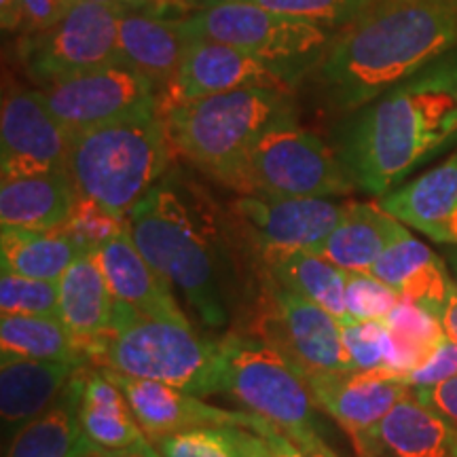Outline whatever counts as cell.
I'll return each instance as SVG.
<instances>
[{"label": "cell", "instance_id": "1", "mask_svg": "<svg viewBox=\"0 0 457 457\" xmlns=\"http://www.w3.org/2000/svg\"><path fill=\"white\" fill-rule=\"evenodd\" d=\"M457 142V47L343 119L335 153L352 185L386 197Z\"/></svg>", "mask_w": 457, "mask_h": 457}, {"label": "cell", "instance_id": "2", "mask_svg": "<svg viewBox=\"0 0 457 457\" xmlns=\"http://www.w3.org/2000/svg\"><path fill=\"white\" fill-rule=\"evenodd\" d=\"M457 47V0H370L318 66L324 100L350 114Z\"/></svg>", "mask_w": 457, "mask_h": 457}, {"label": "cell", "instance_id": "3", "mask_svg": "<svg viewBox=\"0 0 457 457\" xmlns=\"http://www.w3.org/2000/svg\"><path fill=\"white\" fill-rule=\"evenodd\" d=\"M140 254L179 288L204 324L219 328L227 322L219 254L212 225L188 204L180 188L159 182L125 219Z\"/></svg>", "mask_w": 457, "mask_h": 457}, {"label": "cell", "instance_id": "4", "mask_svg": "<svg viewBox=\"0 0 457 457\" xmlns=\"http://www.w3.org/2000/svg\"><path fill=\"white\" fill-rule=\"evenodd\" d=\"M162 108L72 134L66 170L79 197L117 219L159 185L171 159Z\"/></svg>", "mask_w": 457, "mask_h": 457}, {"label": "cell", "instance_id": "5", "mask_svg": "<svg viewBox=\"0 0 457 457\" xmlns=\"http://www.w3.org/2000/svg\"><path fill=\"white\" fill-rule=\"evenodd\" d=\"M293 108L290 91L239 89L162 108L174 151L210 179L248 195V157L261 131Z\"/></svg>", "mask_w": 457, "mask_h": 457}, {"label": "cell", "instance_id": "6", "mask_svg": "<svg viewBox=\"0 0 457 457\" xmlns=\"http://www.w3.org/2000/svg\"><path fill=\"white\" fill-rule=\"evenodd\" d=\"M91 360L98 367L174 386L199 398L222 392L220 343L197 337L191 324L145 318L117 301L112 333Z\"/></svg>", "mask_w": 457, "mask_h": 457}, {"label": "cell", "instance_id": "7", "mask_svg": "<svg viewBox=\"0 0 457 457\" xmlns=\"http://www.w3.org/2000/svg\"><path fill=\"white\" fill-rule=\"evenodd\" d=\"M188 38L231 45L293 89L322 64L335 34L312 21L276 13L244 0H228L182 17Z\"/></svg>", "mask_w": 457, "mask_h": 457}, {"label": "cell", "instance_id": "8", "mask_svg": "<svg viewBox=\"0 0 457 457\" xmlns=\"http://www.w3.org/2000/svg\"><path fill=\"white\" fill-rule=\"evenodd\" d=\"M222 350V392L279 428L290 441L318 432L310 386L301 369L267 339L227 335Z\"/></svg>", "mask_w": 457, "mask_h": 457}, {"label": "cell", "instance_id": "9", "mask_svg": "<svg viewBox=\"0 0 457 457\" xmlns=\"http://www.w3.org/2000/svg\"><path fill=\"white\" fill-rule=\"evenodd\" d=\"M248 195L341 197L352 193L350 176L320 136L296 121L293 108L261 131L248 157Z\"/></svg>", "mask_w": 457, "mask_h": 457}, {"label": "cell", "instance_id": "10", "mask_svg": "<svg viewBox=\"0 0 457 457\" xmlns=\"http://www.w3.org/2000/svg\"><path fill=\"white\" fill-rule=\"evenodd\" d=\"M123 11L119 4L77 0L57 24L24 34L20 55L28 74L45 87L121 62L119 20Z\"/></svg>", "mask_w": 457, "mask_h": 457}, {"label": "cell", "instance_id": "11", "mask_svg": "<svg viewBox=\"0 0 457 457\" xmlns=\"http://www.w3.org/2000/svg\"><path fill=\"white\" fill-rule=\"evenodd\" d=\"M49 111L71 134L162 108L157 85L123 62L45 85Z\"/></svg>", "mask_w": 457, "mask_h": 457}, {"label": "cell", "instance_id": "12", "mask_svg": "<svg viewBox=\"0 0 457 457\" xmlns=\"http://www.w3.org/2000/svg\"><path fill=\"white\" fill-rule=\"evenodd\" d=\"M72 134L54 117L41 89L15 91L0 114L3 182L66 170Z\"/></svg>", "mask_w": 457, "mask_h": 457}, {"label": "cell", "instance_id": "13", "mask_svg": "<svg viewBox=\"0 0 457 457\" xmlns=\"http://www.w3.org/2000/svg\"><path fill=\"white\" fill-rule=\"evenodd\" d=\"M345 205L327 197L242 195L233 204V214L244 225L261 256L296 250L316 253L339 225Z\"/></svg>", "mask_w": 457, "mask_h": 457}, {"label": "cell", "instance_id": "14", "mask_svg": "<svg viewBox=\"0 0 457 457\" xmlns=\"http://www.w3.org/2000/svg\"><path fill=\"white\" fill-rule=\"evenodd\" d=\"M98 369L128 398L136 421L151 443H159L165 436L193 430V428L237 426L245 428V430H254L261 421V415L250 413V411H225L212 407L195 394L179 390L174 386L138 379V377L123 375L112 369Z\"/></svg>", "mask_w": 457, "mask_h": 457}, {"label": "cell", "instance_id": "15", "mask_svg": "<svg viewBox=\"0 0 457 457\" xmlns=\"http://www.w3.org/2000/svg\"><path fill=\"white\" fill-rule=\"evenodd\" d=\"M271 343L303 375L320 370H356L341 339V324L327 310L271 279Z\"/></svg>", "mask_w": 457, "mask_h": 457}, {"label": "cell", "instance_id": "16", "mask_svg": "<svg viewBox=\"0 0 457 457\" xmlns=\"http://www.w3.org/2000/svg\"><path fill=\"white\" fill-rule=\"evenodd\" d=\"M307 386L318 407H322L352 434L353 443L364 438L394 409L400 398L413 390L407 377L392 369L320 370L307 373Z\"/></svg>", "mask_w": 457, "mask_h": 457}, {"label": "cell", "instance_id": "17", "mask_svg": "<svg viewBox=\"0 0 457 457\" xmlns=\"http://www.w3.org/2000/svg\"><path fill=\"white\" fill-rule=\"evenodd\" d=\"M256 87L290 91L276 74L244 51L208 38H191L179 72L163 91L162 108Z\"/></svg>", "mask_w": 457, "mask_h": 457}, {"label": "cell", "instance_id": "18", "mask_svg": "<svg viewBox=\"0 0 457 457\" xmlns=\"http://www.w3.org/2000/svg\"><path fill=\"white\" fill-rule=\"evenodd\" d=\"M114 301L145 318L188 324L185 312L171 295V284L148 262L131 239L128 225L91 253Z\"/></svg>", "mask_w": 457, "mask_h": 457}, {"label": "cell", "instance_id": "19", "mask_svg": "<svg viewBox=\"0 0 457 457\" xmlns=\"http://www.w3.org/2000/svg\"><path fill=\"white\" fill-rule=\"evenodd\" d=\"M356 447L362 457H455L457 428L411 390Z\"/></svg>", "mask_w": 457, "mask_h": 457}, {"label": "cell", "instance_id": "20", "mask_svg": "<svg viewBox=\"0 0 457 457\" xmlns=\"http://www.w3.org/2000/svg\"><path fill=\"white\" fill-rule=\"evenodd\" d=\"M381 208L434 242L457 245V151L381 197Z\"/></svg>", "mask_w": 457, "mask_h": 457}, {"label": "cell", "instance_id": "21", "mask_svg": "<svg viewBox=\"0 0 457 457\" xmlns=\"http://www.w3.org/2000/svg\"><path fill=\"white\" fill-rule=\"evenodd\" d=\"M188 43L182 17L162 15L159 9H125L119 20V57L145 72L159 96L179 72Z\"/></svg>", "mask_w": 457, "mask_h": 457}, {"label": "cell", "instance_id": "22", "mask_svg": "<svg viewBox=\"0 0 457 457\" xmlns=\"http://www.w3.org/2000/svg\"><path fill=\"white\" fill-rule=\"evenodd\" d=\"M83 364L0 358V417L11 436L54 407Z\"/></svg>", "mask_w": 457, "mask_h": 457}, {"label": "cell", "instance_id": "23", "mask_svg": "<svg viewBox=\"0 0 457 457\" xmlns=\"http://www.w3.org/2000/svg\"><path fill=\"white\" fill-rule=\"evenodd\" d=\"M60 320L87 360L112 333L114 296L91 253L79 254L60 279Z\"/></svg>", "mask_w": 457, "mask_h": 457}, {"label": "cell", "instance_id": "24", "mask_svg": "<svg viewBox=\"0 0 457 457\" xmlns=\"http://www.w3.org/2000/svg\"><path fill=\"white\" fill-rule=\"evenodd\" d=\"M369 273L396 290L404 301L424 307L438 320L443 318L455 284L441 256L411 233L394 242Z\"/></svg>", "mask_w": 457, "mask_h": 457}, {"label": "cell", "instance_id": "25", "mask_svg": "<svg viewBox=\"0 0 457 457\" xmlns=\"http://www.w3.org/2000/svg\"><path fill=\"white\" fill-rule=\"evenodd\" d=\"M407 233V225L386 212L381 204L352 202L316 254L343 271L369 273L377 259Z\"/></svg>", "mask_w": 457, "mask_h": 457}, {"label": "cell", "instance_id": "26", "mask_svg": "<svg viewBox=\"0 0 457 457\" xmlns=\"http://www.w3.org/2000/svg\"><path fill=\"white\" fill-rule=\"evenodd\" d=\"M77 202L79 193L68 170L7 180L0 187V222L55 231L66 225Z\"/></svg>", "mask_w": 457, "mask_h": 457}, {"label": "cell", "instance_id": "27", "mask_svg": "<svg viewBox=\"0 0 457 457\" xmlns=\"http://www.w3.org/2000/svg\"><path fill=\"white\" fill-rule=\"evenodd\" d=\"M87 370L81 369L54 407L11 436L4 457H85L91 453L81 430V398Z\"/></svg>", "mask_w": 457, "mask_h": 457}, {"label": "cell", "instance_id": "28", "mask_svg": "<svg viewBox=\"0 0 457 457\" xmlns=\"http://www.w3.org/2000/svg\"><path fill=\"white\" fill-rule=\"evenodd\" d=\"M81 430L91 451L128 449L146 441L128 398L100 369L87 370L85 377Z\"/></svg>", "mask_w": 457, "mask_h": 457}, {"label": "cell", "instance_id": "29", "mask_svg": "<svg viewBox=\"0 0 457 457\" xmlns=\"http://www.w3.org/2000/svg\"><path fill=\"white\" fill-rule=\"evenodd\" d=\"M271 279L295 290L312 303L327 310L341 327L356 324L347 312L345 271L316 253H296L262 256Z\"/></svg>", "mask_w": 457, "mask_h": 457}, {"label": "cell", "instance_id": "30", "mask_svg": "<svg viewBox=\"0 0 457 457\" xmlns=\"http://www.w3.org/2000/svg\"><path fill=\"white\" fill-rule=\"evenodd\" d=\"M81 245L62 231H34L3 225L0 228V261L3 271L34 279L60 282L72 261L81 254Z\"/></svg>", "mask_w": 457, "mask_h": 457}, {"label": "cell", "instance_id": "31", "mask_svg": "<svg viewBox=\"0 0 457 457\" xmlns=\"http://www.w3.org/2000/svg\"><path fill=\"white\" fill-rule=\"evenodd\" d=\"M390 333V364L387 369L409 377L426 367L447 341L441 320L411 301L400 305L386 318Z\"/></svg>", "mask_w": 457, "mask_h": 457}, {"label": "cell", "instance_id": "32", "mask_svg": "<svg viewBox=\"0 0 457 457\" xmlns=\"http://www.w3.org/2000/svg\"><path fill=\"white\" fill-rule=\"evenodd\" d=\"M0 358L55 360L85 364V353L60 318L3 316L0 320Z\"/></svg>", "mask_w": 457, "mask_h": 457}, {"label": "cell", "instance_id": "33", "mask_svg": "<svg viewBox=\"0 0 457 457\" xmlns=\"http://www.w3.org/2000/svg\"><path fill=\"white\" fill-rule=\"evenodd\" d=\"M0 312L3 316L60 318V282L3 271Z\"/></svg>", "mask_w": 457, "mask_h": 457}, {"label": "cell", "instance_id": "34", "mask_svg": "<svg viewBox=\"0 0 457 457\" xmlns=\"http://www.w3.org/2000/svg\"><path fill=\"white\" fill-rule=\"evenodd\" d=\"M244 3L299 17L328 32H341L362 13L370 0H244Z\"/></svg>", "mask_w": 457, "mask_h": 457}, {"label": "cell", "instance_id": "35", "mask_svg": "<svg viewBox=\"0 0 457 457\" xmlns=\"http://www.w3.org/2000/svg\"><path fill=\"white\" fill-rule=\"evenodd\" d=\"M400 301L403 296L373 273L345 271V303L353 322H386Z\"/></svg>", "mask_w": 457, "mask_h": 457}, {"label": "cell", "instance_id": "36", "mask_svg": "<svg viewBox=\"0 0 457 457\" xmlns=\"http://www.w3.org/2000/svg\"><path fill=\"white\" fill-rule=\"evenodd\" d=\"M159 453L162 457H242L231 426L193 428L171 434L159 441Z\"/></svg>", "mask_w": 457, "mask_h": 457}, {"label": "cell", "instance_id": "37", "mask_svg": "<svg viewBox=\"0 0 457 457\" xmlns=\"http://www.w3.org/2000/svg\"><path fill=\"white\" fill-rule=\"evenodd\" d=\"M341 339L356 370L387 369L390 364V333L386 322H356L341 327Z\"/></svg>", "mask_w": 457, "mask_h": 457}, {"label": "cell", "instance_id": "38", "mask_svg": "<svg viewBox=\"0 0 457 457\" xmlns=\"http://www.w3.org/2000/svg\"><path fill=\"white\" fill-rule=\"evenodd\" d=\"M125 228V220L117 219L100 205L87 202V199L79 197L74 212L62 231L68 233L74 242L81 245L83 253H94L98 245H102L108 239L119 236Z\"/></svg>", "mask_w": 457, "mask_h": 457}, {"label": "cell", "instance_id": "39", "mask_svg": "<svg viewBox=\"0 0 457 457\" xmlns=\"http://www.w3.org/2000/svg\"><path fill=\"white\" fill-rule=\"evenodd\" d=\"M231 434L242 457H310L279 428L262 420V417L254 430L231 426Z\"/></svg>", "mask_w": 457, "mask_h": 457}, {"label": "cell", "instance_id": "40", "mask_svg": "<svg viewBox=\"0 0 457 457\" xmlns=\"http://www.w3.org/2000/svg\"><path fill=\"white\" fill-rule=\"evenodd\" d=\"M453 375H457V345L447 339L426 367H421L407 377V384L417 390V387L441 384V381Z\"/></svg>", "mask_w": 457, "mask_h": 457}, {"label": "cell", "instance_id": "41", "mask_svg": "<svg viewBox=\"0 0 457 457\" xmlns=\"http://www.w3.org/2000/svg\"><path fill=\"white\" fill-rule=\"evenodd\" d=\"M77 0H21L24 7V34L43 32L64 17Z\"/></svg>", "mask_w": 457, "mask_h": 457}, {"label": "cell", "instance_id": "42", "mask_svg": "<svg viewBox=\"0 0 457 457\" xmlns=\"http://www.w3.org/2000/svg\"><path fill=\"white\" fill-rule=\"evenodd\" d=\"M413 394L426 407L447 420L451 426L457 428V375L428 387H417Z\"/></svg>", "mask_w": 457, "mask_h": 457}, {"label": "cell", "instance_id": "43", "mask_svg": "<svg viewBox=\"0 0 457 457\" xmlns=\"http://www.w3.org/2000/svg\"><path fill=\"white\" fill-rule=\"evenodd\" d=\"M0 24L3 30L13 32L24 28V7L21 0H0Z\"/></svg>", "mask_w": 457, "mask_h": 457}, {"label": "cell", "instance_id": "44", "mask_svg": "<svg viewBox=\"0 0 457 457\" xmlns=\"http://www.w3.org/2000/svg\"><path fill=\"white\" fill-rule=\"evenodd\" d=\"M85 457H162V453H159V451L153 447V443L146 438V441L131 445L128 449H114V451L98 449V451H91V453Z\"/></svg>", "mask_w": 457, "mask_h": 457}, {"label": "cell", "instance_id": "45", "mask_svg": "<svg viewBox=\"0 0 457 457\" xmlns=\"http://www.w3.org/2000/svg\"><path fill=\"white\" fill-rule=\"evenodd\" d=\"M441 324H443L445 335H447V339L457 345V282L453 284V288H451V295H449L447 305H445Z\"/></svg>", "mask_w": 457, "mask_h": 457}, {"label": "cell", "instance_id": "46", "mask_svg": "<svg viewBox=\"0 0 457 457\" xmlns=\"http://www.w3.org/2000/svg\"><path fill=\"white\" fill-rule=\"evenodd\" d=\"M299 447L305 451L310 457H337V453L333 449L328 447L327 443L322 441V436L320 434H313V436H307L305 441L299 443Z\"/></svg>", "mask_w": 457, "mask_h": 457}, {"label": "cell", "instance_id": "47", "mask_svg": "<svg viewBox=\"0 0 457 457\" xmlns=\"http://www.w3.org/2000/svg\"><path fill=\"white\" fill-rule=\"evenodd\" d=\"M85 3H104L119 4L125 9H159L162 11V0H85Z\"/></svg>", "mask_w": 457, "mask_h": 457}, {"label": "cell", "instance_id": "48", "mask_svg": "<svg viewBox=\"0 0 457 457\" xmlns=\"http://www.w3.org/2000/svg\"><path fill=\"white\" fill-rule=\"evenodd\" d=\"M174 3L176 4H187L188 13H191V11L212 7V4H219V3H228V0H174Z\"/></svg>", "mask_w": 457, "mask_h": 457}, {"label": "cell", "instance_id": "49", "mask_svg": "<svg viewBox=\"0 0 457 457\" xmlns=\"http://www.w3.org/2000/svg\"><path fill=\"white\" fill-rule=\"evenodd\" d=\"M453 270H455V276H457V253L453 254ZM455 282H457V279H455Z\"/></svg>", "mask_w": 457, "mask_h": 457}, {"label": "cell", "instance_id": "50", "mask_svg": "<svg viewBox=\"0 0 457 457\" xmlns=\"http://www.w3.org/2000/svg\"><path fill=\"white\" fill-rule=\"evenodd\" d=\"M165 3H170V0H162V7H163V4H165Z\"/></svg>", "mask_w": 457, "mask_h": 457}, {"label": "cell", "instance_id": "51", "mask_svg": "<svg viewBox=\"0 0 457 457\" xmlns=\"http://www.w3.org/2000/svg\"><path fill=\"white\" fill-rule=\"evenodd\" d=\"M455 457H457V455H455Z\"/></svg>", "mask_w": 457, "mask_h": 457}]
</instances>
